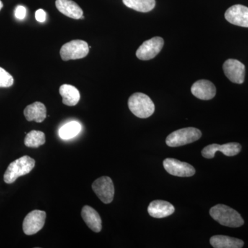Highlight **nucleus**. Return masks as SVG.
<instances>
[{"label":"nucleus","mask_w":248,"mask_h":248,"mask_svg":"<svg viewBox=\"0 0 248 248\" xmlns=\"http://www.w3.org/2000/svg\"><path fill=\"white\" fill-rule=\"evenodd\" d=\"M210 215L222 226L239 228L244 224L242 217L237 211L223 204H218L210 209Z\"/></svg>","instance_id":"nucleus-1"},{"label":"nucleus","mask_w":248,"mask_h":248,"mask_svg":"<svg viewBox=\"0 0 248 248\" xmlns=\"http://www.w3.org/2000/svg\"><path fill=\"white\" fill-rule=\"evenodd\" d=\"M128 104L132 113L139 118H148L155 112L154 103L151 98L143 93H134L129 98Z\"/></svg>","instance_id":"nucleus-2"},{"label":"nucleus","mask_w":248,"mask_h":248,"mask_svg":"<svg viewBox=\"0 0 248 248\" xmlns=\"http://www.w3.org/2000/svg\"><path fill=\"white\" fill-rule=\"evenodd\" d=\"M35 159L29 156H23L10 164L4 173V180L6 184H13L17 178L26 175L34 169Z\"/></svg>","instance_id":"nucleus-3"},{"label":"nucleus","mask_w":248,"mask_h":248,"mask_svg":"<svg viewBox=\"0 0 248 248\" xmlns=\"http://www.w3.org/2000/svg\"><path fill=\"white\" fill-rule=\"evenodd\" d=\"M200 130L195 128L179 129L170 134L166 138V143L169 147H179L193 143L202 138Z\"/></svg>","instance_id":"nucleus-4"},{"label":"nucleus","mask_w":248,"mask_h":248,"mask_svg":"<svg viewBox=\"0 0 248 248\" xmlns=\"http://www.w3.org/2000/svg\"><path fill=\"white\" fill-rule=\"evenodd\" d=\"M89 53V46L85 41L72 40L62 46L60 49V56L63 61L79 60L86 58Z\"/></svg>","instance_id":"nucleus-5"},{"label":"nucleus","mask_w":248,"mask_h":248,"mask_svg":"<svg viewBox=\"0 0 248 248\" xmlns=\"http://www.w3.org/2000/svg\"><path fill=\"white\" fill-rule=\"evenodd\" d=\"M93 190L103 203H110L115 195V187L112 179L108 177H102L96 179L92 185Z\"/></svg>","instance_id":"nucleus-6"},{"label":"nucleus","mask_w":248,"mask_h":248,"mask_svg":"<svg viewBox=\"0 0 248 248\" xmlns=\"http://www.w3.org/2000/svg\"><path fill=\"white\" fill-rule=\"evenodd\" d=\"M46 214L45 211L35 210L28 214L23 222V231L27 235H33L43 228Z\"/></svg>","instance_id":"nucleus-7"},{"label":"nucleus","mask_w":248,"mask_h":248,"mask_svg":"<svg viewBox=\"0 0 248 248\" xmlns=\"http://www.w3.org/2000/svg\"><path fill=\"white\" fill-rule=\"evenodd\" d=\"M164 45V39L155 37L143 42L136 52L138 59L141 60H152L158 55Z\"/></svg>","instance_id":"nucleus-8"},{"label":"nucleus","mask_w":248,"mask_h":248,"mask_svg":"<svg viewBox=\"0 0 248 248\" xmlns=\"http://www.w3.org/2000/svg\"><path fill=\"white\" fill-rule=\"evenodd\" d=\"M165 170L173 176L180 177H192L195 174V169L193 166L187 163L183 162L172 158H167L164 161Z\"/></svg>","instance_id":"nucleus-9"},{"label":"nucleus","mask_w":248,"mask_h":248,"mask_svg":"<svg viewBox=\"0 0 248 248\" xmlns=\"http://www.w3.org/2000/svg\"><path fill=\"white\" fill-rule=\"evenodd\" d=\"M241 151V145L239 143L232 142L223 145L214 143L205 147L202 150V154L205 159H213L215 157V153L218 151L221 152L226 156H233L239 154Z\"/></svg>","instance_id":"nucleus-10"},{"label":"nucleus","mask_w":248,"mask_h":248,"mask_svg":"<svg viewBox=\"0 0 248 248\" xmlns=\"http://www.w3.org/2000/svg\"><path fill=\"white\" fill-rule=\"evenodd\" d=\"M223 69L225 75L232 82L237 84L244 82L246 67L241 62L229 59L223 63Z\"/></svg>","instance_id":"nucleus-11"},{"label":"nucleus","mask_w":248,"mask_h":248,"mask_svg":"<svg viewBox=\"0 0 248 248\" xmlns=\"http://www.w3.org/2000/svg\"><path fill=\"white\" fill-rule=\"evenodd\" d=\"M225 17L228 22L239 27L248 28V7L234 5L227 10Z\"/></svg>","instance_id":"nucleus-12"},{"label":"nucleus","mask_w":248,"mask_h":248,"mask_svg":"<svg viewBox=\"0 0 248 248\" xmlns=\"http://www.w3.org/2000/svg\"><path fill=\"white\" fill-rule=\"evenodd\" d=\"M191 92L195 97L202 100H210L216 95V87L208 80L201 79L196 81L191 88Z\"/></svg>","instance_id":"nucleus-13"},{"label":"nucleus","mask_w":248,"mask_h":248,"mask_svg":"<svg viewBox=\"0 0 248 248\" xmlns=\"http://www.w3.org/2000/svg\"><path fill=\"white\" fill-rule=\"evenodd\" d=\"M174 207L166 201L155 200L150 203L148 212L152 217L156 218H166L174 213Z\"/></svg>","instance_id":"nucleus-14"},{"label":"nucleus","mask_w":248,"mask_h":248,"mask_svg":"<svg viewBox=\"0 0 248 248\" xmlns=\"http://www.w3.org/2000/svg\"><path fill=\"white\" fill-rule=\"evenodd\" d=\"M81 217L90 229L94 232H99L102 229V218L99 213L89 205H85L81 210Z\"/></svg>","instance_id":"nucleus-15"},{"label":"nucleus","mask_w":248,"mask_h":248,"mask_svg":"<svg viewBox=\"0 0 248 248\" xmlns=\"http://www.w3.org/2000/svg\"><path fill=\"white\" fill-rule=\"evenodd\" d=\"M55 5L58 11L67 17L74 19L82 17V9L73 0H56Z\"/></svg>","instance_id":"nucleus-16"},{"label":"nucleus","mask_w":248,"mask_h":248,"mask_svg":"<svg viewBox=\"0 0 248 248\" xmlns=\"http://www.w3.org/2000/svg\"><path fill=\"white\" fill-rule=\"evenodd\" d=\"M46 108L42 102H36L27 106L24 109V114L29 122L35 121L37 123H41L46 117Z\"/></svg>","instance_id":"nucleus-17"},{"label":"nucleus","mask_w":248,"mask_h":248,"mask_svg":"<svg viewBox=\"0 0 248 248\" xmlns=\"http://www.w3.org/2000/svg\"><path fill=\"white\" fill-rule=\"evenodd\" d=\"M210 244L215 248H241L244 247L242 240L224 235H215L210 240Z\"/></svg>","instance_id":"nucleus-18"},{"label":"nucleus","mask_w":248,"mask_h":248,"mask_svg":"<svg viewBox=\"0 0 248 248\" xmlns=\"http://www.w3.org/2000/svg\"><path fill=\"white\" fill-rule=\"evenodd\" d=\"M60 94L62 97V102L68 107H74L80 100V93L75 86L63 84L60 86Z\"/></svg>","instance_id":"nucleus-19"},{"label":"nucleus","mask_w":248,"mask_h":248,"mask_svg":"<svg viewBox=\"0 0 248 248\" xmlns=\"http://www.w3.org/2000/svg\"><path fill=\"white\" fill-rule=\"evenodd\" d=\"M125 6L138 11V12L148 13L154 9L155 0H122Z\"/></svg>","instance_id":"nucleus-20"},{"label":"nucleus","mask_w":248,"mask_h":248,"mask_svg":"<svg viewBox=\"0 0 248 248\" xmlns=\"http://www.w3.org/2000/svg\"><path fill=\"white\" fill-rule=\"evenodd\" d=\"M81 130V124L78 122H68L63 125L59 131L60 138L62 140H68L76 137Z\"/></svg>","instance_id":"nucleus-21"},{"label":"nucleus","mask_w":248,"mask_h":248,"mask_svg":"<svg viewBox=\"0 0 248 248\" xmlns=\"http://www.w3.org/2000/svg\"><path fill=\"white\" fill-rule=\"evenodd\" d=\"M45 134L39 130H32L24 139V144L29 148H38L45 144Z\"/></svg>","instance_id":"nucleus-22"},{"label":"nucleus","mask_w":248,"mask_h":248,"mask_svg":"<svg viewBox=\"0 0 248 248\" xmlns=\"http://www.w3.org/2000/svg\"><path fill=\"white\" fill-rule=\"evenodd\" d=\"M14 79L13 76L0 67V88H9L13 86Z\"/></svg>","instance_id":"nucleus-23"},{"label":"nucleus","mask_w":248,"mask_h":248,"mask_svg":"<svg viewBox=\"0 0 248 248\" xmlns=\"http://www.w3.org/2000/svg\"><path fill=\"white\" fill-rule=\"evenodd\" d=\"M15 16L17 19L22 20L27 16V9L24 6L19 5L15 11Z\"/></svg>","instance_id":"nucleus-24"},{"label":"nucleus","mask_w":248,"mask_h":248,"mask_svg":"<svg viewBox=\"0 0 248 248\" xmlns=\"http://www.w3.org/2000/svg\"><path fill=\"white\" fill-rule=\"evenodd\" d=\"M46 17V12L44 10L39 9L36 11L35 13V18L37 22L40 23H43L45 22Z\"/></svg>","instance_id":"nucleus-25"},{"label":"nucleus","mask_w":248,"mask_h":248,"mask_svg":"<svg viewBox=\"0 0 248 248\" xmlns=\"http://www.w3.org/2000/svg\"><path fill=\"white\" fill-rule=\"evenodd\" d=\"M3 6H4V4H3L2 1L0 0V11L2 9Z\"/></svg>","instance_id":"nucleus-26"}]
</instances>
